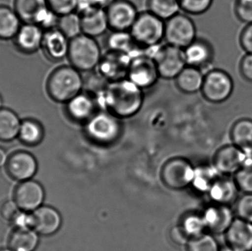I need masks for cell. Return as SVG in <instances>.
<instances>
[{"instance_id":"obj_1","label":"cell","mask_w":252,"mask_h":251,"mask_svg":"<svg viewBox=\"0 0 252 251\" xmlns=\"http://www.w3.org/2000/svg\"><path fill=\"white\" fill-rule=\"evenodd\" d=\"M145 91L127 78L110 82L97 99L100 110L125 120L136 116L144 105Z\"/></svg>"},{"instance_id":"obj_2","label":"cell","mask_w":252,"mask_h":251,"mask_svg":"<svg viewBox=\"0 0 252 251\" xmlns=\"http://www.w3.org/2000/svg\"><path fill=\"white\" fill-rule=\"evenodd\" d=\"M82 72L69 65L56 68L47 78L46 90L53 101L64 105L84 90Z\"/></svg>"},{"instance_id":"obj_3","label":"cell","mask_w":252,"mask_h":251,"mask_svg":"<svg viewBox=\"0 0 252 251\" xmlns=\"http://www.w3.org/2000/svg\"><path fill=\"white\" fill-rule=\"evenodd\" d=\"M86 138L100 146L115 144L124 133V120L107 111L99 110L82 126Z\"/></svg>"},{"instance_id":"obj_4","label":"cell","mask_w":252,"mask_h":251,"mask_svg":"<svg viewBox=\"0 0 252 251\" xmlns=\"http://www.w3.org/2000/svg\"><path fill=\"white\" fill-rule=\"evenodd\" d=\"M103 53L97 38L80 34L70 39L67 59L69 64L82 73L95 71Z\"/></svg>"},{"instance_id":"obj_5","label":"cell","mask_w":252,"mask_h":251,"mask_svg":"<svg viewBox=\"0 0 252 251\" xmlns=\"http://www.w3.org/2000/svg\"><path fill=\"white\" fill-rule=\"evenodd\" d=\"M164 27V21L145 10L139 12L130 32L137 45L145 50L161 44Z\"/></svg>"},{"instance_id":"obj_6","label":"cell","mask_w":252,"mask_h":251,"mask_svg":"<svg viewBox=\"0 0 252 251\" xmlns=\"http://www.w3.org/2000/svg\"><path fill=\"white\" fill-rule=\"evenodd\" d=\"M147 53L155 60L161 79L174 81L187 66L183 50L170 44L165 43L151 47Z\"/></svg>"},{"instance_id":"obj_7","label":"cell","mask_w":252,"mask_h":251,"mask_svg":"<svg viewBox=\"0 0 252 251\" xmlns=\"http://www.w3.org/2000/svg\"><path fill=\"white\" fill-rule=\"evenodd\" d=\"M234 87L233 80L228 72L220 69H210L204 73L200 92L208 103L220 104L229 100Z\"/></svg>"},{"instance_id":"obj_8","label":"cell","mask_w":252,"mask_h":251,"mask_svg":"<svg viewBox=\"0 0 252 251\" xmlns=\"http://www.w3.org/2000/svg\"><path fill=\"white\" fill-rule=\"evenodd\" d=\"M196 38V25L189 15L180 12L166 21L164 40L166 44L184 50Z\"/></svg>"},{"instance_id":"obj_9","label":"cell","mask_w":252,"mask_h":251,"mask_svg":"<svg viewBox=\"0 0 252 251\" xmlns=\"http://www.w3.org/2000/svg\"><path fill=\"white\" fill-rule=\"evenodd\" d=\"M127 79L141 89H151L160 79L155 60L145 50L131 57Z\"/></svg>"},{"instance_id":"obj_10","label":"cell","mask_w":252,"mask_h":251,"mask_svg":"<svg viewBox=\"0 0 252 251\" xmlns=\"http://www.w3.org/2000/svg\"><path fill=\"white\" fill-rule=\"evenodd\" d=\"M195 170L190 162L182 157L167 161L161 169V180L171 190H179L192 184Z\"/></svg>"},{"instance_id":"obj_11","label":"cell","mask_w":252,"mask_h":251,"mask_svg":"<svg viewBox=\"0 0 252 251\" xmlns=\"http://www.w3.org/2000/svg\"><path fill=\"white\" fill-rule=\"evenodd\" d=\"M99 110L100 109L97 99L84 90L65 103L63 108L66 118L72 123L81 127Z\"/></svg>"},{"instance_id":"obj_12","label":"cell","mask_w":252,"mask_h":251,"mask_svg":"<svg viewBox=\"0 0 252 251\" xmlns=\"http://www.w3.org/2000/svg\"><path fill=\"white\" fill-rule=\"evenodd\" d=\"M131 57L121 52L106 50L96 71L108 82L127 78Z\"/></svg>"},{"instance_id":"obj_13","label":"cell","mask_w":252,"mask_h":251,"mask_svg":"<svg viewBox=\"0 0 252 251\" xmlns=\"http://www.w3.org/2000/svg\"><path fill=\"white\" fill-rule=\"evenodd\" d=\"M109 30L130 31L139 12L130 0H115L106 9Z\"/></svg>"},{"instance_id":"obj_14","label":"cell","mask_w":252,"mask_h":251,"mask_svg":"<svg viewBox=\"0 0 252 251\" xmlns=\"http://www.w3.org/2000/svg\"><path fill=\"white\" fill-rule=\"evenodd\" d=\"M248 156L235 144H226L216 151L213 158V166L222 175H235Z\"/></svg>"},{"instance_id":"obj_15","label":"cell","mask_w":252,"mask_h":251,"mask_svg":"<svg viewBox=\"0 0 252 251\" xmlns=\"http://www.w3.org/2000/svg\"><path fill=\"white\" fill-rule=\"evenodd\" d=\"M187 66L198 68L205 73L214 60L213 45L205 38H198L183 50Z\"/></svg>"},{"instance_id":"obj_16","label":"cell","mask_w":252,"mask_h":251,"mask_svg":"<svg viewBox=\"0 0 252 251\" xmlns=\"http://www.w3.org/2000/svg\"><path fill=\"white\" fill-rule=\"evenodd\" d=\"M35 157L28 152H14L10 155L6 163V170L10 178L16 181H25L31 179L37 171Z\"/></svg>"},{"instance_id":"obj_17","label":"cell","mask_w":252,"mask_h":251,"mask_svg":"<svg viewBox=\"0 0 252 251\" xmlns=\"http://www.w3.org/2000/svg\"><path fill=\"white\" fill-rule=\"evenodd\" d=\"M206 229L213 234H225L235 221L234 212L229 206L214 203L202 214Z\"/></svg>"},{"instance_id":"obj_18","label":"cell","mask_w":252,"mask_h":251,"mask_svg":"<svg viewBox=\"0 0 252 251\" xmlns=\"http://www.w3.org/2000/svg\"><path fill=\"white\" fill-rule=\"evenodd\" d=\"M44 198L41 184L33 181H22L14 191V201L24 212H32L40 207Z\"/></svg>"},{"instance_id":"obj_19","label":"cell","mask_w":252,"mask_h":251,"mask_svg":"<svg viewBox=\"0 0 252 251\" xmlns=\"http://www.w3.org/2000/svg\"><path fill=\"white\" fill-rule=\"evenodd\" d=\"M70 39L58 28L44 31L43 53L53 62H59L67 57Z\"/></svg>"},{"instance_id":"obj_20","label":"cell","mask_w":252,"mask_h":251,"mask_svg":"<svg viewBox=\"0 0 252 251\" xmlns=\"http://www.w3.org/2000/svg\"><path fill=\"white\" fill-rule=\"evenodd\" d=\"M44 31L33 23H25L21 26L15 38V46L24 54H32L41 48Z\"/></svg>"},{"instance_id":"obj_21","label":"cell","mask_w":252,"mask_h":251,"mask_svg":"<svg viewBox=\"0 0 252 251\" xmlns=\"http://www.w3.org/2000/svg\"><path fill=\"white\" fill-rule=\"evenodd\" d=\"M32 227L36 233L44 236L56 234L61 225L62 220L60 214L56 209L50 206H42L31 214Z\"/></svg>"},{"instance_id":"obj_22","label":"cell","mask_w":252,"mask_h":251,"mask_svg":"<svg viewBox=\"0 0 252 251\" xmlns=\"http://www.w3.org/2000/svg\"><path fill=\"white\" fill-rule=\"evenodd\" d=\"M228 246L239 251H252V225L236 218L225 233Z\"/></svg>"},{"instance_id":"obj_23","label":"cell","mask_w":252,"mask_h":251,"mask_svg":"<svg viewBox=\"0 0 252 251\" xmlns=\"http://www.w3.org/2000/svg\"><path fill=\"white\" fill-rule=\"evenodd\" d=\"M80 17L82 33L88 36L97 38L109 29L107 15L104 9H93L88 13L81 15Z\"/></svg>"},{"instance_id":"obj_24","label":"cell","mask_w":252,"mask_h":251,"mask_svg":"<svg viewBox=\"0 0 252 251\" xmlns=\"http://www.w3.org/2000/svg\"><path fill=\"white\" fill-rule=\"evenodd\" d=\"M239 191L235 180L221 175L210 188L208 194L214 203L229 206L236 201Z\"/></svg>"},{"instance_id":"obj_25","label":"cell","mask_w":252,"mask_h":251,"mask_svg":"<svg viewBox=\"0 0 252 251\" xmlns=\"http://www.w3.org/2000/svg\"><path fill=\"white\" fill-rule=\"evenodd\" d=\"M105 46L106 50L121 52L131 57L145 50L135 42L130 31L110 30L105 40Z\"/></svg>"},{"instance_id":"obj_26","label":"cell","mask_w":252,"mask_h":251,"mask_svg":"<svg viewBox=\"0 0 252 251\" xmlns=\"http://www.w3.org/2000/svg\"><path fill=\"white\" fill-rule=\"evenodd\" d=\"M204 72L198 68L186 66L175 78V85L180 92L194 94L200 92L204 82Z\"/></svg>"},{"instance_id":"obj_27","label":"cell","mask_w":252,"mask_h":251,"mask_svg":"<svg viewBox=\"0 0 252 251\" xmlns=\"http://www.w3.org/2000/svg\"><path fill=\"white\" fill-rule=\"evenodd\" d=\"M232 144L252 156V119L241 118L234 122L229 131Z\"/></svg>"},{"instance_id":"obj_28","label":"cell","mask_w":252,"mask_h":251,"mask_svg":"<svg viewBox=\"0 0 252 251\" xmlns=\"http://www.w3.org/2000/svg\"><path fill=\"white\" fill-rule=\"evenodd\" d=\"M22 121L11 109H0V141L8 142L17 138Z\"/></svg>"},{"instance_id":"obj_29","label":"cell","mask_w":252,"mask_h":251,"mask_svg":"<svg viewBox=\"0 0 252 251\" xmlns=\"http://www.w3.org/2000/svg\"><path fill=\"white\" fill-rule=\"evenodd\" d=\"M38 243V236L31 228H16L9 236L8 246L13 251H33Z\"/></svg>"},{"instance_id":"obj_30","label":"cell","mask_w":252,"mask_h":251,"mask_svg":"<svg viewBox=\"0 0 252 251\" xmlns=\"http://www.w3.org/2000/svg\"><path fill=\"white\" fill-rule=\"evenodd\" d=\"M21 22L22 20L14 9L0 4V39L14 38L22 26Z\"/></svg>"},{"instance_id":"obj_31","label":"cell","mask_w":252,"mask_h":251,"mask_svg":"<svg viewBox=\"0 0 252 251\" xmlns=\"http://www.w3.org/2000/svg\"><path fill=\"white\" fill-rule=\"evenodd\" d=\"M49 7L47 0H14V10L25 23L35 24L37 18Z\"/></svg>"},{"instance_id":"obj_32","label":"cell","mask_w":252,"mask_h":251,"mask_svg":"<svg viewBox=\"0 0 252 251\" xmlns=\"http://www.w3.org/2000/svg\"><path fill=\"white\" fill-rule=\"evenodd\" d=\"M44 137V128L39 121L31 118L22 121L18 138L22 144L33 147L39 144Z\"/></svg>"},{"instance_id":"obj_33","label":"cell","mask_w":252,"mask_h":251,"mask_svg":"<svg viewBox=\"0 0 252 251\" xmlns=\"http://www.w3.org/2000/svg\"><path fill=\"white\" fill-rule=\"evenodd\" d=\"M146 10L166 21L180 13L179 0H146Z\"/></svg>"},{"instance_id":"obj_34","label":"cell","mask_w":252,"mask_h":251,"mask_svg":"<svg viewBox=\"0 0 252 251\" xmlns=\"http://www.w3.org/2000/svg\"><path fill=\"white\" fill-rule=\"evenodd\" d=\"M221 175L214 166L201 167L198 169H195L192 184L198 191L208 193L210 188Z\"/></svg>"},{"instance_id":"obj_35","label":"cell","mask_w":252,"mask_h":251,"mask_svg":"<svg viewBox=\"0 0 252 251\" xmlns=\"http://www.w3.org/2000/svg\"><path fill=\"white\" fill-rule=\"evenodd\" d=\"M57 28L68 38L72 39L82 33L81 17L76 12L60 16Z\"/></svg>"},{"instance_id":"obj_36","label":"cell","mask_w":252,"mask_h":251,"mask_svg":"<svg viewBox=\"0 0 252 251\" xmlns=\"http://www.w3.org/2000/svg\"><path fill=\"white\" fill-rule=\"evenodd\" d=\"M234 176L240 191L244 194H252V156L247 157L244 165Z\"/></svg>"},{"instance_id":"obj_37","label":"cell","mask_w":252,"mask_h":251,"mask_svg":"<svg viewBox=\"0 0 252 251\" xmlns=\"http://www.w3.org/2000/svg\"><path fill=\"white\" fill-rule=\"evenodd\" d=\"M179 226L189 237V240L204 234V231L207 230L202 215L194 214L185 217Z\"/></svg>"},{"instance_id":"obj_38","label":"cell","mask_w":252,"mask_h":251,"mask_svg":"<svg viewBox=\"0 0 252 251\" xmlns=\"http://www.w3.org/2000/svg\"><path fill=\"white\" fill-rule=\"evenodd\" d=\"M188 251H220L217 240L211 234H204L191 238L187 244Z\"/></svg>"},{"instance_id":"obj_39","label":"cell","mask_w":252,"mask_h":251,"mask_svg":"<svg viewBox=\"0 0 252 251\" xmlns=\"http://www.w3.org/2000/svg\"><path fill=\"white\" fill-rule=\"evenodd\" d=\"M181 10L192 16L204 14L213 4V0H179Z\"/></svg>"},{"instance_id":"obj_40","label":"cell","mask_w":252,"mask_h":251,"mask_svg":"<svg viewBox=\"0 0 252 251\" xmlns=\"http://www.w3.org/2000/svg\"><path fill=\"white\" fill-rule=\"evenodd\" d=\"M237 218L252 223V194H244L237 200Z\"/></svg>"},{"instance_id":"obj_41","label":"cell","mask_w":252,"mask_h":251,"mask_svg":"<svg viewBox=\"0 0 252 251\" xmlns=\"http://www.w3.org/2000/svg\"><path fill=\"white\" fill-rule=\"evenodd\" d=\"M47 3L52 10L62 16L76 12L78 0H47Z\"/></svg>"},{"instance_id":"obj_42","label":"cell","mask_w":252,"mask_h":251,"mask_svg":"<svg viewBox=\"0 0 252 251\" xmlns=\"http://www.w3.org/2000/svg\"><path fill=\"white\" fill-rule=\"evenodd\" d=\"M234 11L238 20L243 23H252V0H236Z\"/></svg>"},{"instance_id":"obj_43","label":"cell","mask_w":252,"mask_h":251,"mask_svg":"<svg viewBox=\"0 0 252 251\" xmlns=\"http://www.w3.org/2000/svg\"><path fill=\"white\" fill-rule=\"evenodd\" d=\"M20 212V209L16 202L11 200H6L0 206V217L3 221L7 223H13Z\"/></svg>"},{"instance_id":"obj_44","label":"cell","mask_w":252,"mask_h":251,"mask_svg":"<svg viewBox=\"0 0 252 251\" xmlns=\"http://www.w3.org/2000/svg\"><path fill=\"white\" fill-rule=\"evenodd\" d=\"M240 45L246 53L252 54V23L243 28L239 36Z\"/></svg>"},{"instance_id":"obj_45","label":"cell","mask_w":252,"mask_h":251,"mask_svg":"<svg viewBox=\"0 0 252 251\" xmlns=\"http://www.w3.org/2000/svg\"><path fill=\"white\" fill-rule=\"evenodd\" d=\"M239 72L245 81L252 83V54L246 53L239 63Z\"/></svg>"},{"instance_id":"obj_46","label":"cell","mask_w":252,"mask_h":251,"mask_svg":"<svg viewBox=\"0 0 252 251\" xmlns=\"http://www.w3.org/2000/svg\"><path fill=\"white\" fill-rule=\"evenodd\" d=\"M170 237L175 243L178 245L188 244L189 237L184 232L180 226H176L172 229Z\"/></svg>"},{"instance_id":"obj_47","label":"cell","mask_w":252,"mask_h":251,"mask_svg":"<svg viewBox=\"0 0 252 251\" xmlns=\"http://www.w3.org/2000/svg\"><path fill=\"white\" fill-rule=\"evenodd\" d=\"M115 0H92L94 7L106 10Z\"/></svg>"},{"instance_id":"obj_48","label":"cell","mask_w":252,"mask_h":251,"mask_svg":"<svg viewBox=\"0 0 252 251\" xmlns=\"http://www.w3.org/2000/svg\"><path fill=\"white\" fill-rule=\"evenodd\" d=\"M7 159H8V157L6 154L5 150L2 147H0V168L2 167L4 165H6Z\"/></svg>"},{"instance_id":"obj_49","label":"cell","mask_w":252,"mask_h":251,"mask_svg":"<svg viewBox=\"0 0 252 251\" xmlns=\"http://www.w3.org/2000/svg\"><path fill=\"white\" fill-rule=\"evenodd\" d=\"M220 251H239L238 250H235V249H232V248L229 247V246H227L226 248H224V249H222Z\"/></svg>"},{"instance_id":"obj_50","label":"cell","mask_w":252,"mask_h":251,"mask_svg":"<svg viewBox=\"0 0 252 251\" xmlns=\"http://www.w3.org/2000/svg\"><path fill=\"white\" fill-rule=\"evenodd\" d=\"M2 97L0 95V109H2Z\"/></svg>"},{"instance_id":"obj_51","label":"cell","mask_w":252,"mask_h":251,"mask_svg":"<svg viewBox=\"0 0 252 251\" xmlns=\"http://www.w3.org/2000/svg\"><path fill=\"white\" fill-rule=\"evenodd\" d=\"M0 251H13L8 250V249H0Z\"/></svg>"},{"instance_id":"obj_52","label":"cell","mask_w":252,"mask_h":251,"mask_svg":"<svg viewBox=\"0 0 252 251\" xmlns=\"http://www.w3.org/2000/svg\"><path fill=\"white\" fill-rule=\"evenodd\" d=\"M251 223V224H252V223Z\"/></svg>"}]
</instances>
